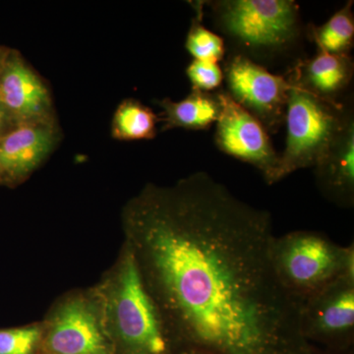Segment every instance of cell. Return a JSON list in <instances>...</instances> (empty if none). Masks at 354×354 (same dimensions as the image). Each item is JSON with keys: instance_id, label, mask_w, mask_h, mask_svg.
Returning a JSON list of instances; mask_svg holds the SVG:
<instances>
[{"instance_id": "cell-18", "label": "cell", "mask_w": 354, "mask_h": 354, "mask_svg": "<svg viewBox=\"0 0 354 354\" xmlns=\"http://www.w3.org/2000/svg\"><path fill=\"white\" fill-rule=\"evenodd\" d=\"M43 335L37 326L0 330V354H38Z\"/></svg>"}, {"instance_id": "cell-6", "label": "cell", "mask_w": 354, "mask_h": 354, "mask_svg": "<svg viewBox=\"0 0 354 354\" xmlns=\"http://www.w3.org/2000/svg\"><path fill=\"white\" fill-rule=\"evenodd\" d=\"M227 91L235 102L255 116L268 132L274 133L285 122L290 83L274 75L241 53L230 55L223 70Z\"/></svg>"}, {"instance_id": "cell-12", "label": "cell", "mask_w": 354, "mask_h": 354, "mask_svg": "<svg viewBox=\"0 0 354 354\" xmlns=\"http://www.w3.org/2000/svg\"><path fill=\"white\" fill-rule=\"evenodd\" d=\"M351 55H330L318 50L314 57L297 62L286 76L288 82L324 101L341 104V97L353 80Z\"/></svg>"}, {"instance_id": "cell-7", "label": "cell", "mask_w": 354, "mask_h": 354, "mask_svg": "<svg viewBox=\"0 0 354 354\" xmlns=\"http://www.w3.org/2000/svg\"><path fill=\"white\" fill-rule=\"evenodd\" d=\"M300 334L312 346L332 351H353L354 277H344L300 307Z\"/></svg>"}, {"instance_id": "cell-11", "label": "cell", "mask_w": 354, "mask_h": 354, "mask_svg": "<svg viewBox=\"0 0 354 354\" xmlns=\"http://www.w3.org/2000/svg\"><path fill=\"white\" fill-rule=\"evenodd\" d=\"M57 138L53 120L11 125L0 135V184L12 185L29 176L50 155Z\"/></svg>"}, {"instance_id": "cell-8", "label": "cell", "mask_w": 354, "mask_h": 354, "mask_svg": "<svg viewBox=\"0 0 354 354\" xmlns=\"http://www.w3.org/2000/svg\"><path fill=\"white\" fill-rule=\"evenodd\" d=\"M218 95L221 111L216 121V147L221 152L259 169L268 183H276L279 155L272 147L269 132L225 91Z\"/></svg>"}, {"instance_id": "cell-5", "label": "cell", "mask_w": 354, "mask_h": 354, "mask_svg": "<svg viewBox=\"0 0 354 354\" xmlns=\"http://www.w3.org/2000/svg\"><path fill=\"white\" fill-rule=\"evenodd\" d=\"M353 114L344 102L324 101L291 85L285 118L286 144L279 155L276 183L298 169L320 165Z\"/></svg>"}, {"instance_id": "cell-16", "label": "cell", "mask_w": 354, "mask_h": 354, "mask_svg": "<svg viewBox=\"0 0 354 354\" xmlns=\"http://www.w3.org/2000/svg\"><path fill=\"white\" fill-rule=\"evenodd\" d=\"M160 118L152 109L135 100H127L114 113L111 133L118 140L153 139Z\"/></svg>"}, {"instance_id": "cell-15", "label": "cell", "mask_w": 354, "mask_h": 354, "mask_svg": "<svg viewBox=\"0 0 354 354\" xmlns=\"http://www.w3.org/2000/svg\"><path fill=\"white\" fill-rule=\"evenodd\" d=\"M353 4V1H348L325 24L309 26L308 36L318 50L330 55H349L354 41Z\"/></svg>"}, {"instance_id": "cell-13", "label": "cell", "mask_w": 354, "mask_h": 354, "mask_svg": "<svg viewBox=\"0 0 354 354\" xmlns=\"http://www.w3.org/2000/svg\"><path fill=\"white\" fill-rule=\"evenodd\" d=\"M318 186L324 194L342 207L354 201V120L349 116L329 153L317 165Z\"/></svg>"}, {"instance_id": "cell-1", "label": "cell", "mask_w": 354, "mask_h": 354, "mask_svg": "<svg viewBox=\"0 0 354 354\" xmlns=\"http://www.w3.org/2000/svg\"><path fill=\"white\" fill-rule=\"evenodd\" d=\"M127 225L176 354H311L272 267L269 212L199 171L147 187Z\"/></svg>"}, {"instance_id": "cell-19", "label": "cell", "mask_w": 354, "mask_h": 354, "mask_svg": "<svg viewBox=\"0 0 354 354\" xmlns=\"http://www.w3.org/2000/svg\"><path fill=\"white\" fill-rule=\"evenodd\" d=\"M192 88L202 92L213 93L223 81V71L215 62L193 59L186 69Z\"/></svg>"}, {"instance_id": "cell-9", "label": "cell", "mask_w": 354, "mask_h": 354, "mask_svg": "<svg viewBox=\"0 0 354 354\" xmlns=\"http://www.w3.org/2000/svg\"><path fill=\"white\" fill-rule=\"evenodd\" d=\"M44 354H115L104 322L91 302L67 300L55 312L44 332Z\"/></svg>"}, {"instance_id": "cell-21", "label": "cell", "mask_w": 354, "mask_h": 354, "mask_svg": "<svg viewBox=\"0 0 354 354\" xmlns=\"http://www.w3.org/2000/svg\"><path fill=\"white\" fill-rule=\"evenodd\" d=\"M311 354H353V351L341 353V351H328V349H324L318 348V346H312Z\"/></svg>"}, {"instance_id": "cell-2", "label": "cell", "mask_w": 354, "mask_h": 354, "mask_svg": "<svg viewBox=\"0 0 354 354\" xmlns=\"http://www.w3.org/2000/svg\"><path fill=\"white\" fill-rule=\"evenodd\" d=\"M104 304V325L115 354H176L130 244L108 286Z\"/></svg>"}, {"instance_id": "cell-14", "label": "cell", "mask_w": 354, "mask_h": 354, "mask_svg": "<svg viewBox=\"0 0 354 354\" xmlns=\"http://www.w3.org/2000/svg\"><path fill=\"white\" fill-rule=\"evenodd\" d=\"M158 104L164 114L162 130H207L216 123L221 111L218 93L202 92L194 88L183 101L165 99Z\"/></svg>"}, {"instance_id": "cell-10", "label": "cell", "mask_w": 354, "mask_h": 354, "mask_svg": "<svg viewBox=\"0 0 354 354\" xmlns=\"http://www.w3.org/2000/svg\"><path fill=\"white\" fill-rule=\"evenodd\" d=\"M0 104L12 124L51 120L48 88L17 50L0 64Z\"/></svg>"}, {"instance_id": "cell-17", "label": "cell", "mask_w": 354, "mask_h": 354, "mask_svg": "<svg viewBox=\"0 0 354 354\" xmlns=\"http://www.w3.org/2000/svg\"><path fill=\"white\" fill-rule=\"evenodd\" d=\"M203 7L204 2H194L197 14L188 32L185 48L193 59L218 64L225 57V41L203 25Z\"/></svg>"}, {"instance_id": "cell-3", "label": "cell", "mask_w": 354, "mask_h": 354, "mask_svg": "<svg viewBox=\"0 0 354 354\" xmlns=\"http://www.w3.org/2000/svg\"><path fill=\"white\" fill-rule=\"evenodd\" d=\"M271 259L283 290L300 306L337 279L354 277L353 243L339 246L316 232L274 237Z\"/></svg>"}, {"instance_id": "cell-20", "label": "cell", "mask_w": 354, "mask_h": 354, "mask_svg": "<svg viewBox=\"0 0 354 354\" xmlns=\"http://www.w3.org/2000/svg\"><path fill=\"white\" fill-rule=\"evenodd\" d=\"M11 125H13L12 123H11L10 120H9L8 116H7L6 111H4L1 104H0V135L6 131V129H8Z\"/></svg>"}, {"instance_id": "cell-23", "label": "cell", "mask_w": 354, "mask_h": 354, "mask_svg": "<svg viewBox=\"0 0 354 354\" xmlns=\"http://www.w3.org/2000/svg\"><path fill=\"white\" fill-rule=\"evenodd\" d=\"M180 354H200V353H184Z\"/></svg>"}, {"instance_id": "cell-4", "label": "cell", "mask_w": 354, "mask_h": 354, "mask_svg": "<svg viewBox=\"0 0 354 354\" xmlns=\"http://www.w3.org/2000/svg\"><path fill=\"white\" fill-rule=\"evenodd\" d=\"M218 29L251 55H277L301 35L299 7L293 0L209 2Z\"/></svg>"}, {"instance_id": "cell-22", "label": "cell", "mask_w": 354, "mask_h": 354, "mask_svg": "<svg viewBox=\"0 0 354 354\" xmlns=\"http://www.w3.org/2000/svg\"><path fill=\"white\" fill-rule=\"evenodd\" d=\"M9 50H10V48H6V46H0V64L3 62Z\"/></svg>"}]
</instances>
